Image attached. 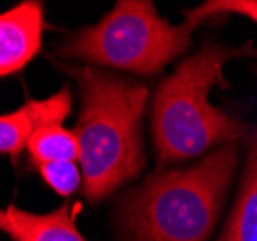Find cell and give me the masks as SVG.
<instances>
[{
  "label": "cell",
  "instance_id": "obj_7",
  "mask_svg": "<svg viewBox=\"0 0 257 241\" xmlns=\"http://www.w3.org/2000/svg\"><path fill=\"white\" fill-rule=\"evenodd\" d=\"M217 241H257V127L247 137L240 189Z\"/></svg>",
  "mask_w": 257,
  "mask_h": 241
},
{
  "label": "cell",
  "instance_id": "obj_1",
  "mask_svg": "<svg viewBox=\"0 0 257 241\" xmlns=\"http://www.w3.org/2000/svg\"><path fill=\"white\" fill-rule=\"evenodd\" d=\"M238 166L228 143L186 168L157 172L120 201L124 241H207L219 222Z\"/></svg>",
  "mask_w": 257,
  "mask_h": 241
},
{
  "label": "cell",
  "instance_id": "obj_4",
  "mask_svg": "<svg viewBox=\"0 0 257 241\" xmlns=\"http://www.w3.org/2000/svg\"><path fill=\"white\" fill-rule=\"evenodd\" d=\"M195 27L188 20L170 26L149 0H122L99 24L72 33L56 52L95 66L153 76L188 51Z\"/></svg>",
  "mask_w": 257,
  "mask_h": 241
},
{
  "label": "cell",
  "instance_id": "obj_10",
  "mask_svg": "<svg viewBox=\"0 0 257 241\" xmlns=\"http://www.w3.org/2000/svg\"><path fill=\"white\" fill-rule=\"evenodd\" d=\"M39 176L43 181L56 191L58 195L68 197L79 187V183L83 181L81 168L74 160H60V162H43L37 164Z\"/></svg>",
  "mask_w": 257,
  "mask_h": 241
},
{
  "label": "cell",
  "instance_id": "obj_11",
  "mask_svg": "<svg viewBox=\"0 0 257 241\" xmlns=\"http://www.w3.org/2000/svg\"><path fill=\"white\" fill-rule=\"evenodd\" d=\"M217 14H238L251 20L257 26V0H215V2H205L197 6L195 10H190L186 14V20L193 24H201L205 20H211Z\"/></svg>",
  "mask_w": 257,
  "mask_h": 241
},
{
  "label": "cell",
  "instance_id": "obj_3",
  "mask_svg": "<svg viewBox=\"0 0 257 241\" xmlns=\"http://www.w3.org/2000/svg\"><path fill=\"white\" fill-rule=\"evenodd\" d=\"M245 51L251 49L205 43L161 81L151 106V137L161 164L201 156L244 135V126L234 116L209 102V91L215 85L226 87L224 64Z\"/></svg>",
  "mask_w": 257,
  "mask_h": 241
},
{
  "label": "cell",
  "instance_id": "obj_9",
  "mask_svg": "<svg viewBox=\"0 0 257 241\" xmlns=\"http://www.w3.org/2000/svg\"><path fill=\"white\" fill-rule=\"evenodd\" d=\"M35 129L37 122L33 118L29 102L14 112L0 114V152L12 156L16 160L27 147Z\"/></svg>",
  "mask_w": 257,
  "mask_h": 241
},
{
  "label": "cell",
  "instance_id": "obj_5",
  "mask_svg": "<svg viewBox=\"0 0 257 241\" xmlns=\"http://www.w3.org/2000/svg\"><path fill=\"white\" fill-rule=\"evenodd\" d=\"M45 27L43 4L20 2L0 14V77L22 72L41 51Z\"/></svg>",
  "mask_w": 257,
  "mask_h": 241
},
{
  "label": "cell",
  "instance_id": "obj_2",
  "mask_svg": "<svg viewBox=\"0 0 257 241\" xmlns=\"http://www.w3.org/2000/svg\"><path fill=\"white\" fill-rule=\"evenodd\" d=\"M77 81L81 110L76 124L83 193L101 201L145 168L142 124L147 87L83 66L68 70Z\"/></svg>",
  "mask_w": 257,
  "mask_h": 241
},
{
  "label": "cell",
  "instance_id": "obj_8",
  "mask_svg": "<svg viewBox=\"0 0 257 241\" xmlns=\"http://www.w3.org/2000/svg\"><path fill=\"white\" fill-rule=\"evenodd\" d=\"M27 151L35 164L79 160V143L74 131H68L62 124H52L35 129L27 143Z\"/></svg>",
  "mask_w": 257,
  "mask_h": 241
},
{
  "label": "cell",
  "instance_id": "obj_6",
  "mask_svg": "<svg viewBox=\"0 0 257 241\" xmlns=\"http://www.w3.org/2000/svg\"><path fill=\"white\" fill-rule=\"evenodd\" d=\"M81 204L72 203L49 214H35L8 204L0 208V231L14 241H87L76 228Z\"/></svg>",
  "mask_w": 257,
  "mask_h": 241
}]
</instances>
